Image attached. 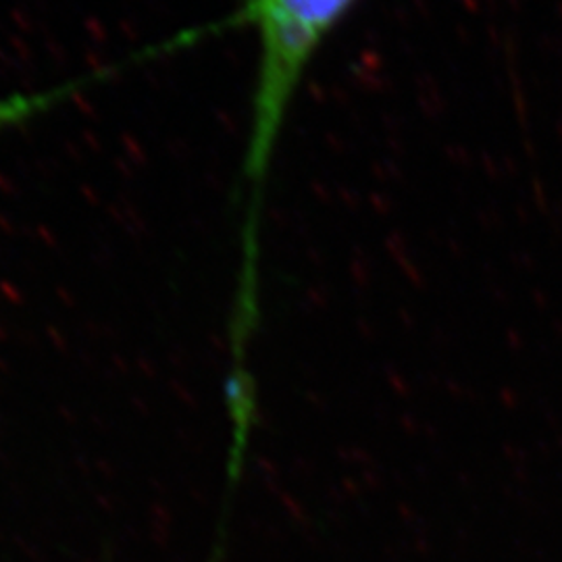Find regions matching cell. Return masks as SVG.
<instances>
[{
  "label": "cell",
  "instance_id": "1",
  "mask_svg": "<svg viewBox=\"0 0 562 562\" xmlns=\"http://www.w3.org/2000/svg\"><path fill=\"white\" fill-rule=\"evenodd\" d=\"M240 23L252 30L257 67L244 150L241 257L259 259L262 202L281 134L302 80L361 0H238Z\"/></svg>",
  "mask_w": 562,
  "mask_h": 562
}]
</instances>
